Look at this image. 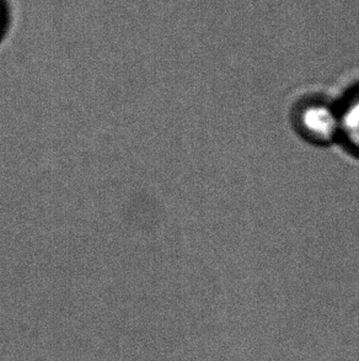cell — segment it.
<instances>
[{"mask_svg": "<svg viewBox=\"0 0 359 361\" xmlns=\"http://www.w3.org/2000/svg\"><path fill=\"white\" fill-rule=\"evenodd\" d=\"M293 125L303 140L322 146L339 140V109L324 100H306L293 113Z\"/></svg>", "mask_w": 359, "mask_h": 361, "instance_id": "1", "label": "cell"}, {"mask_svg": "<svg viewBox=\"0 0 359 361\" xmlns=\"http://www.w3.org/2000/svg\"><path fill=\"white\" fill-rule=\"evenodd\" d=\"M340 118L339 140L347 151L359 158V85L337 106Z\"/></svg>", "mask_w": 359, "mask_h": 361, "instance_id": "2", "label": "cell"}, {"mask_svg": "<svg viewBox=\"0 0 359 361\" xmlns=\"http://www.w3.org/2000/svg\"><path fill=\"white\" fill-rule=\"evenodd\" d=\"M5 19H6V13H5L4 3H3V0H0V34L4 30Z\"/></svg>", "mask_w": 359, "mask_h": 361, "instance_id": "3", "label": "cell"}]
</instances>
